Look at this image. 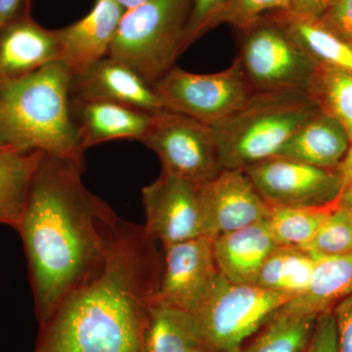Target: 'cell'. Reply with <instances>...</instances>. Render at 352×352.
I'll use <instances>...</instances> for the list:
<instances>
[{
    "label": "cell",
    "mask_w": 352,
    "mask_h": 352,
    "mask_svg": "<svg viewBox=\"0 0 352 352\" xmlns=\"http://www.w3.org/2000/svg\"><path fill=\"white\" fill-rule=\"evenodd\" d=\"M85 170V164L43 153L16 227L39 326L107 264L120 217L83 184Z\"/></svg>",
    "instance_id": "cell-1"
},
{
    "label": "cell",
    "mask_w": 352,
    "mask_h": 352,
    "mask_svg": "<svg viewBox=\"0 0 352 352\" xmlns=\"http://www.w3.org/2000/svg\"><path fill=\"white\" fill-rule=\"evenodd\" d=\"M163 266L144 226L120 219L103 273L39 326L34 352H144Z\"/></svg>",
    "instance_id": "cell-2"
},
{
    "label": "cell",
    "mask_w": 352,
    "mask_h": 352,
    "mask_svg": "<svg viewBox=\"0 0 352 352\" xmlns=\"http://www.w3.org/2000/svg\"><path fill=\"white\" fill-rule=\"evenodd\" d=\"M74 75L61 61L0 83V147L85 164L72 113Z\"/></svg>",
    "instance_id": "cell-3"
},
{
    "label": "cell",
    "mask_w": 352,
    "mask_h": 352,
    "mask_svg": "<svg viewBox=\"0 0 352 352\" xmlns=\"http://www.w3.org/2000/svg\"><path fill=\"white\" fill-rule=\"evenodd\" d=\"M319 111L307 90L254 92L237 112L212 126L222 170H245L277 156Z\"/></svg>",
    "instance_id": "cell-4"
},
{
    "label": "cell",
    "mask_w": 352,
    "mask_h": 352,
    "mask_svg": "<svg viewBox=\"0 0 352 352\" xmlns=\"http://www.w3.org/2000/svg\"><path fill=\"white\" fill-rule=\"evenodd\" d=\"M191 7L189 0H149L124 11L109 56L153 87L186 50Z\"/></svg>",
    "instance_id": "cell-5"
},
{
    "label": "cell",
    "mask_w": 352,
    "mask_h": 352,
    "mask_svg": "<svg viewBox=\"0 0 352 352\" xmlns=\"http://www.w3.org/2000/svg\"><path fill=\"white\" fill-rule=\"evenodd\" d=\"M291 300L288 296L256 285L232 283L220 275L193 316L204 346L214 352H232Z\"/></svg>",
    "instance_id": "cell-6"
},
{
    "label": "cell",
    "mask_w": 352,
    "mask_h": 352,
    "mask_svg": "<svg viewBox=\"0 0 352 352\" xmlns=\"http://www.w3.org/2000/svg\"><path fill=\"white\" fill-rule=\"evenodd\" d=\"M152 88L164 110L210 126L237 112L254 94L238 57L228 68L208 75L173 67Z\"/></svg>",
    "instance_id": "cell-7"
},
{
    "label": "cell",
    "mask_w": 352,
    "mask_h": 352,
    "mask_svg": "<svg viewBox=\"0 0 352 352\" xmlns=\"http://www.w3.org/2000/svg\"><path fill=\"white\" fill-rule=\"evenodd\" d=\"M243 32L239 56L254 92L307 90L317 63L274 18L263 16Z\"/></svg>",
    "instance_id": "cell-8"
},
{
    "label": "cell",
    "mask_w": 352,
    "mask_h": 352,
    "mask_svg": "<svg viewBox=\"0 0 352 352\" xmlns=\"http://www.w3.org/2000/svg\"><path fill=\"white\" fill-rule=\"evenodd\" d=\"M141 142L159 157L163 171L194 184H206L222 170L212 127L182 113H154Z\"/></svg>",
    "instance_id": "cell-9"
},
{
    "label": "cell",
    "mask_w": 352,
    "mask_h": 352,
    "mask_svg": "<svg viewBox=\"0 0 352 352\" xmlns=\"http://www.w3.org/2000/svg\"><path fill=\"white\" fill-rule=\"evenodd\" d=\"M272 207H325L340 201L344 184L337 170L275 156L245 168Z\"/></svg>",
    "instance_id": "cell-10"
},
{
    "label": "cell",
    "mask_w": 352,
    "mask_h": 352,
    "mask_svg": "<svg viewBox=\"0 0 352 352\" xmlns=\"http://www.w3.org/2000/svg\"><path fill=\"white\" fill-rule=\"evenodd\" d=\"M200 186L162 170L142 189L146 232L164 248L205 236Z\"/></svg>",
    "instance_id": "cell-11"
},
{
    "label": "cell",
    "mask_w": 352,
    "mask_h": 352,
    "mask_svg": "<svg viewBox=\"0 0 352 352\" xmlns=\"http://www.w3.org/2000/svg\"><path fill=\"white\" fill-rule=\"evenodd\" d=\"M161 283L154 303L193 314L220 276L212 240L196 238L164 248Z\"/></svg>",
    "instance_id": "cell-12"
},
{
    "label": "cell",
    "mask_w": 352,
    "mask_h": 352,
    "mask_svg": "<svg viewBox=\"0 0 352 352\" xmlns=\"http://www.w3.org/2000/svg\"><path fill=\"white\" fill-rule=\"evenodd\" d=\"M206 237L222 234L267 220L271 206L258 193L244 170H222L200 186Z\"/></svg>",
    "instance_id": "cell-13"
},
{
    "label": "cell",
    "mask_w": 352,
    "mask_h": 352,
    "mask_svg": "<svg viewBox=\"0 0 352 352\" xmlns=\"http://www.w3.org/2000/svg\"><path fill=\"white\" fill-rule=\"evenodd\" d=\"M72 98L119 104L151 115L164 110L152 87L126 65L110 56L74 76Z\"/></svg>",
    "instance_id": "cell-14"
},
{
    "label": "cell",
    "mask_w": 352,
    "mask_h": 352,
    "mask_svg": "<svg viewBox=\"0 0 352 352\" xmlns=\"http://www.w3.org/2000/svg\"><path fill=\"white\" fill-rule=\"evenodd\" d=\"M124 10L113 0H95L94 6L73 24L56 30L59 61L74 76L109 56Z\"/></svg>",
    "instance_id": "cell-15"
},
{
    "label": "cell",
    "mask_w": 352,
    "mask_h": 352,
    "mask_svg": "<svg viewBox=\"0 0 352 352\" xmlns=\"http://www.w3.org/2000/svg\"><path fill=\"white\" fill-rule=\"evenodd\" d=\"M56 30H48L21 13L0 30V83L17 80L59 61Z\"/></svg>",
    "instance_id": "cell-16"
},
{
    "label": "cell",
    "mask_w": 352,
    "mask_h": 352,
    "mask_svg": "<svg viewBox=\"0 0 352 352\" xmlns=\"http://www.w3.org/2000/svg\"><path fill=\"white\" fill-rule=\"evenodd\" d=\"M72 113L83 149L113 140H142L153 115L102 101L72 98Z\"/></svg>",
    "instance_id": "cell-17"
},
{
    "label": "cell",
    "mask_w": 352,
    "mask_h": 352,
    "mask_svg": "<svg viewBox=\"0 0 352 352\" xmlns=\"http://www.w3.org/2000/svg\"><path fill=\"white\" fill-rule=\"evenodd\" d=\"M277 247L267 220L212 239L220 275L236 284H256L264 261Z\"/></svg>",
    "instance_id": "cell-18"
},
{
    "label": "cell",
    "mask_w": 352,
    "mask_h": 352,
    "mask_svg": "<svg viewBox=\"0 0 352 352\" xmlns=\"http://www.w3.org/2000/svg\"><path fill=\"white\" fill-rule=\"evenodd\" d=\"M349 144L346 129L319 111L285 143L277 156L336 170L346 157Z\"/></svg>",
    "instance_id": "cell-19"
},
{
    "label": "cell",
    "mask_w": 352,
    "mask_h": 352,
    "mask_svg": "<svg viewBox=\"0 0 352 352\" xmlns=\"http://www.w3.org/2000/svg\"><path fill=\"white\" fill-rule=\"evenodd\" d=\"M309 286L303 295L284 305V309L318 317L332 311L352 294V252L339 256H318Z\"/></svg>",
    "instance_id": "cell-20"
},
{
    "label": "cell",
    "mask_w": 352,
    "mask_h": 352,
    "mask_svg": "<svg viewBox=\"0 0 352 352\" xmlns=\"http://www.w3.org/2000/svg\"><path fill=\"white\" fill-rule=\"evenodd\" d=\"M315 261L314 254L302 248L277 247L264 261L254 285L295 300L309 286Z\"/></svg>",
    "instance_id": "cell-21"
},
{
    "label": "cell",
    "mask_w": 352,
    "mask_h": 352,
    "mask_svg": "<svg viewBox=\"0 0 352 352\" xmlns=\"http://www.w3.org/2000/svg\"><path fill=\"white\" fill-rule=\"evenodd\" d=\"M201 344L193 314L160 303L151 305L144 352H191Z\"/></svg>",
    "instance_id": "cell-22"
},
{
    "label": "cell",
    "mask_w": 352,
    "mask_h": 352,
    "mask_svg": "<svg viewBox=\"0 0 352 352\" xmlns=\"http://www.w3.org/2000/svg\"><path fill=\"white\" fill-rule=\"evenodd\" d=\"M277 21L296 45L317 64L328 65L352 72V45L338 38L321 25L310 21L291 17L283 12H273Z\"/></svg>",
    "instance_id": "cell-23"
},
{
    "label": "cell",
    "mask_w": 352,
    "mask_h": 352,
    "mask_svg": "<svg viewBox=\"0 0 352 352\" xmlns=\"http://www.w3.org/2000/svg\"><path fill=\"white\" fill-rule=\"evenodd\" d=\"M41 152L0 149V224L16 229Z\"/></svg>",
    "instance_id": "cell-24"
},
{
    "label": "cell",
    "mask_w": 352,
    "mask_h": 352,
    "mask_svg": "<svg viewBox=\"0 0 352 352\" xmlns=\"http://www.w3.org/2000/svg\"><path fill=\"white\" fill-rule=\"evenodd\" d=\"M317 317L283 307L261 330L232 352H302L314 332Z\"/></svg>",
    "instance_id": "cell-25"
},
{
    "label": "cell",
    "mask_w": 352,
    "mask_h": 352,
    "mask_svg": "<svg viewBox=\"0 0 352 352\" xmlns=\"http://www.w3.org/2000/svg\"><path fill=\"white\" fill-rule=\"evenodd\" d=\"M307 92L321 112L338 120L352 139V72L317 64Z\"/></svg>",
    "instance_id": "cell-26"
},
{
    "label": "cell",
    "mask_w": 352,
    "mask_h": 352,
    "mask_svg": "<svg viewBox=\"0 0 352 352\" xmlns=\"http://www.w3.org/2000/svg\"><path fill=\"white\" fill-rule=\"evenodd\" d=\"M340 201L325 207H272L267 219L271 236L278 247L303 248L320 228Z\"/></svg>",
    "instance_id": "cell-27"
},
{
    "label": "cell",
    "mask_w": 352,
    "mask_h": 352,
    "mask_svg": "<svg viewBox=\"0 0 352 352\" xmlns=\"http://www.w3.org/2000/svg\"><path fill=\"white\" fill-rule=\"evenodd\" d=\"M303 250L318 256H339L352 252V212L337 206Z\"/></svg>",
    "instance_id": "cell-28"
},
{
    "label": "cell",
    "mask_w": 352,
    "mask_h": 352,
    "mask_svg": "<svg viewBox=\"0 0 352 352\" xmlns=\"http://www.w3.org/2000/svg\"><path fill=\"white\" fill-rule=\"evenodd\" d=\"M289 0H228L208 25L207 32L219 25L243 30L266 13L283 11Z\"/></svg>",
    "instance_id": "cell-29"
},
{
    "label": "cell",
    "mask_w": 352,
    "mask_h": 352,
    "mask_svg": "<svg viewBox=\"0 0 352 352\" xmlns=\"http://www.w3.org/2000/svg\"><path fill=\"white\" fill-rule=\"evenodd\" d=\"M228 0H194L187 25L185 48L207 32L208 25Z\"/></svg>",
    "instance_id": "cell-30"
},
{
    "label": "cell",
    "mask_w": 352,
    "mask_h": 352,
    "mask_svg": "<svg viewBox=\"0 0 352 352\" xmlns=\"http://www.w3.org/2000/svg\"><path fill=\"white\" fill-rule=\"evenodd\" d=\"M328 32L347 43L352 41V0H336L332 7L317 21Z\"/></svg>",
    "instance_id": "cell-31"
},
{
    "label": "cell",
    "mask_w": 352,
    "mask_h": 352,
    "mask_svg": "<svg viewBox=\"0 0 352 352\" xmlns=\"http://www.w3.org/2000/svg\"><path fill=\"white\" fill-rule=\"evenodd\" d=\"M302 352H338L335 319L332 311L319 315L314 332Z\"/></svg>",
    "instance_id": "cell-32"
},
{
    "label": "cell",
    "mask_w": 352,
    "mask_h": 352,
    "mask_svg": "<svg viewBox=\"0 0 352 352\" xmlns=\"http://www.w3.org/2000/svg\"><path fill=\"white\" fill-rule=\"evenodd\" d=\"M332 312L338 352H352V294L338 302Z\"/></svg>",
    "instance_id": "cell-33"
},
{
    "label": "cell",
    "mask_w": 352,
    "mask_h": 352,
    "mask_svg": "<svg viewBox=\"0 0 352 352\" xmlns=\"http://www.w3.org/2000/svg\"><path fill=\"white\" fill-rule=\"evenodd\" d=\"M336 0H289L283 11L286 15L298 19L317 22L335 3Z\"/></svg>",
    "instance_id": "cell-34"
},
{
    "label": "cell",
    "mask_w": 352,
    "mask_h": 352,
    "mask_svg": "<svg viewBox=\"0 0 352 352\" xmlns=\"http://www.w3.org/2000/svg\"><path fill=\"white\" fill-rule=\"evenodd\" d=\"M27 10H31V0H0V30Z\"/></svg>",
    "instance_id": "cell-35"
},
{
    "label": "cell",
    "mask_w": 352,
    "mask_h": 352,
    "mask_svg": "<svg viewBox=\"0 0 352 352\" xmlns=\"http://www.w3.org/2000/svg\"><path fill=\"white\" fill-rule=\"evenodd\" d=\"M336 170L339 173L344 189V187L352 182V139L346 157Z\"/></svg>",
    "instance_id": "cell-36"
},
{
    "label": "cell",
    "mask_w": 352,
    "mask_h": 352,
    "mask_svg": "<svg viewBox=\"0 0 352 352\" xmlns=\"http://www.w3.org/2000/svg\"><path fill=\"white\" fill-rule=\"evenodd\" d=\"M340 204L344 206V207L349 208V210H351L352 212V182L342 190Z\"/></svg>",
    "instance_id": "cell-37"
},
{
    "label": "cell",
    "mask_w": 352,
    "mask_h": 352,
    "mask_svg": "<svg viewBox=\"0 0 352 352\" xmlns=\"http://www.w3.org/2000/svg\"><path fill=\"white\" fill-rule=\"evenodd\" d=\"M118 6L122 7L124 11L131 10L132 8L142 6L149 0H113Z\"/></svg>",
    "instance_id": "cell-38"
},
{
    "label": "cell",
    "mask_w": 352,
    "mask_h": 352,
    "mask_svg": "<svg viewBox=\"0 0 352 352\" xmlns=\"http://www.w3.org/2000/svg\"><path fill=\"white\" fill-rule=\"evenodd\" d=\"M191 352H214L210 351V349H208L207 346H204L203 344H200V346H198L195 347V349H193Z\"/></svg>",
    "instance_id": "cell-39"
},
{
    "label": "cell",
    "mask_w": 352,
    "mask_h": 352,
    "mask_svg": "<svg viewBox=\"0 0 352 352\" xmlns=\"http://www.w3.org/2000/svg\"><path fill=\"white\" fill-rule=\"evenodd\" d=\"M351 45H352V41H351Z\"/></svg>",
    "instance_id": "cell-40"
},
{
    "label": "cell",
    "mask_w": 352,
    "mask_h": 352,
    "mask_svg": "<svg viewBox=\"0 0 352 352\" xmlns=\"http://www.w3.org/2000/svg\"><path fill=\"white\" fill-rule=\"evenodd\" d=\"M0 149H2V147H0Z\"/></svg>",
    "instance_id": "cell-41"
}]
</instances>
